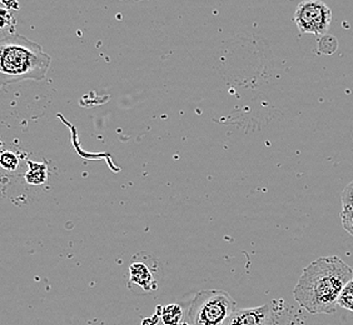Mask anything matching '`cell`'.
Listing matches in <instances>:
<instances>
[{"label":"cell","instance_id":"1","mask_svg":"<svg viewBox=\"0 0 353 325\" xmlns=\"http://www.w3.org/2000/svg\"><path fill=\"white\" fill-rule=\"evenodd\" d=\"M352 278V268L341 258L321 257L303 269L293 295L311 314H331L339 306L341 291Z\"/></svg>","mask_w":353,"mask_h":325},{"label":"cell","instance_id":"2","mask_svg":"<svg viewBox=\"0 0 353 325\" xmlns=\"http://www.w3.org/2000/svg\"><path fill=\"white\" fill-rule=\"evenodd\" d=\"M52 58L43 48L23 35H8L0 41V83L41 81L46 78Z\"/></svg>","mask_w":353,"mask_h":325},{"label":"cell","instance_id":"3","mask_svg":"<svg viewBox=\"0 0 353 325\" xmlns=\"http://www.w3.org/2000/svg\"><path fill=\"white\" fill-rule=\"evenodd\" d=\"M237 309V303L225 291L205 289L193 299L187 322L190 325H225Z\"/></svg>","mask_w":353,"mask_h":325},{"label":"cell","instance_id":"4","mask_svg":"<svg viewBox=\"0 0 353 325\" xmlns=\"http://www.w3.org/2000/svg\"><path fill=\"white\" fill-rule=\"evenodd\" d=\"M293 19L301 34L325 35L332 21V10L322 0H303Z\"/></svg>","mask_w":353,"mask_h":325},{"label":"cell","instance_id":"5","mask_svg":"<svg viewBox=\"0 0 353 325\" xmlns=\"http://www.w3.org/2000/svg\"><path fill=\"white\" fill-rule=\"evenodd\" d=\"M270 317V305L257 308L237 309L227 320L225 325H267Z\"/></svg>","mask_w":353,"mask_h":325},{"label":"cell","instance_id":"6","mask_svg":"<svg viewBox=\"0 0 353 325\" xmlns=\"http://www.w3.org/2000/svg\"><path fill=\"white\" fill-rule=\"evenodd\" d=\"M130 283L138 285L144 291H150L156 289L157 283L150 268L144 263L134 262L130 266Z\"/></svg>","mask_w":353,"mask_h":325},{"label":"cell","instance_id":"7","mask_svg":"<svg viewBox=\"0 0 353 325\" xmlns=\"http://www.w3.org/2000/svg\"><path fill=\"white\" fill-rule=\"evenodd\" d=\"M29 170L26 174V180L32 185H41L46 183L47 180V167L44 164H38V162H28Z\"/></svg>","mask_w":353,"mask_h":325},{"label":"cell","instance_id":"8","mask_svg":"<svg viewBox=\"0 0 353 325\" xmlns=\"http://www.w3.org/2000/svg\"><path fill=\"white\" fill-rule=\"evenodd\" d=\"M161 317L164 325H179L182 322V308L181 305L170 304L162 308Z\"/></svg>","mask_w":353,"mask_h":325},{"label":"cell","instance_id":"9","mask_svg":"<svg viewBox=\"0 0 353 325\" xmlns=\"http://www.w3.org/2000/svg\"><path fill=\"white\" fill-rule=\"evenodd\" d=\"M339 306L353 313V278L345 285L339 298Z\"/></svg>","mask_w":353,"mask_h":325},{"label":"cell","instance_id":"10","mask_svg":"<svg viewBox=\"0 0 353 325\" xmlns=\"http://www.w3.org/2000/svg\"><path fill=\"white\" fill-rule=\"evenodd\" d=\"M1 167L8 171H14L19 165V158L13 151H4L0 158Z\"/></svg>","mask_w":353,"mask_h":325},{"label":"cell","instance_id":"11","mask_svg":"<svg viewBox=\"0 0 353 325\" xmlns=\"http://www.w3.org/2000/svg\"><path fill=\"white\" fill-rule=\"evenodd\" d=\"M341 220L343 229L353 237V208H342Z\"/></svg>","mask_w":353,"mask_h":325},{"label":"cell","instance_id":"12","mask_svg":"<svg viewBox=\"0 0 353 325\" xmlns=\"http://www.w3.org/2000/svg\"><path fill=\"white\" fill-rule=\"evenodd\" d=\"M343 208H353V182L348 184L341 196Z\"/></svg>","mask_w":353,"mask_h":325},{"label":"cell","instance_id":"13","mask_svg":"<svg viewBox=\"0 0 353 325\" xmlns=\"http://www.w3.org/2000/svg\"><path fill=\"white\" fill-rule=\"evenodd\" d=\"M137 1H138V0H137Z\"/></svg>","mask_w":353,"mask_h":325}]
</instances>
